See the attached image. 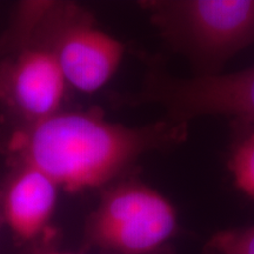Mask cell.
I'll return each instance as SVG.
<instances>
[{
	"label": "cell",
	"mask_w": 254,
	"mask_h": 254,
	"mask_svg": "<svg viewBox=\"0 0 254 254\" xmlns=\"http://www.w3.org/2000/svg\"><path fill=\"white\" fill-rule=\"evenodd\" d=\"M189 123L159 120L132 127L110 122L98 110L64 111L19 127L8 142L13 161L38 168L69 193L104 189L126 177L153 151L186 140Z\"/></svg>",
	"instance_id": "6da1fadb"
},
{
	"label": "cell",
	"mask_w": 254,
	"mask_h": 254,
	"mask_svg": "<svg viewBox=\"0 0 254 254\" xmlns=\"http://www.w3.org/2000/svg\"><path fill=\"white\" fill-rule=\"evenodd\" d=\"M206 254H254V226L217 232L206 245Z\"/></svg>",
	"instance_id": "9c48e42d"
},
{
	"label": "cell",
	"mask_w": 254,
	"mask_h": 254,
	"mask_svg": "<svg viewBox=\"0 0 254 254\" xmlns=\"http://www.w3.org/2000/svg\"><path fill=\"white\" fill-rule=\"evenodd\" d=\"M43 254H72V253H67V252H60V251H46L45 253Z\"/></svg>",
	"instance_id": "8fae6325"
},
{
	"label": "cell",
	"mask_w": 254,
	"mask_h": 254,
	"mask_svg": "<svg viewBox=\"0 0 254 254\" xmlns=\"http://www.w3.org/2000/svg\"><path fill=\"white\" fill-rule=\"evenodd\" d=\"M13 165L2 180V213L14 237L27 243L46 232L60 189L38 168L23 161Z\"/></svg>",
	"instance_id": "52a82bcc"
},
{
	"label": "cell",
	"mask_w": 254,
	"mask_h": 254,
	"mask_svg": "<svg viewBox=\"0 0 254 254\" xmlns=\"http://www.w3.org/2000/svg\"><path fill=\"white\" fill-rule=\"evenodd\" d=\"M177 212L159 190L134 177L104 187L85 226L98 254H174Z\"/></svg>",
	"instance_id": "3957f363"
},
{
	"label": "cell",
	"mask_w": 254,
	"mask_h": 254,
	"mask_svg": "<svg viewBox=\"0 0 254 254\" xmlns=\"http://www.w3.org/2000/svg\"><path fill=\"white\" fill-rule=\"evenodd\" d=\"M17 52L0 62V105L20 127L59 112L68 85L52 52L39 41L24 37Z\"/></svg>",
	"instance_id": "8992f818"
},
{
	"label": "cell",
	"mask_w": 254,
	"mask_h": 254,
	"mask_svg": "<svg viewBox=\"0 0 254 254\" xmlns=\"http://www.w3.org/2000/svg\"><path fill=\"white\" fill-rule=\"evenodd\" d=\"M25 13L23 33L49 49L69 88L94 93L109 82L122 63V41L73 5H37Z\"/></svg>",
	"instance_id": "277c9868"
},
{
	"label": "cell",
	"mask_w": 254,
	"mask_h": 254,
	"mask_svg": "<svg viewBox=\"0 0 254 254\" xmlns=\"http://www.w3.org/2000/svg\"><path fill=\"white\" fill-rule=\"evenodd\" d=\"M133 100L160 105L172 122L219 116L231 118L234 125L254 126V66L233 73L180 78L155 62L148 68L141 93Z\"/></svg>",
	"instance_id": "5b68a950"
},
{
	"label": "cell",
	"mask_w": 254,
	"mask_h": 254,
	"mask_svg": "<svg viewBox=\"0 0 254 254\" xmlns=\"http://www.w3.org/2000/svg\"><path fill=\"white\" fill-rule=\"evenodd\" d=\"M167 45L185 56L196 75L221 73L254 41V0H154L141 2Z\"/></svg>",
	"instance_id": "7a4b0ae2"
},
{
	"label": "cell",
	"mask_w": 254,
	"mask_h": 254,
	"mask_svg": "<svg viewBox=\"0 0 254 254\" xmlns=\"http://www.w3.org/2000/svg\"><path fill=\"white\" fill-rule=\"evenodd\" d=\"M236 127L237 135L231 148L228 170L238 189L254 200V126Z\"/></svg>",
	"instance_id": "ba28073f"
},
{
	"label": "cell",
	"mask_w": 254,
	"mask_h": 254,
	"mask_svg": "<svg viewBox=\"0 0 254 254\" xmlns=\"http://www.w3.org/2000/svg\"><path fill=\"white\" fill-rule=\"evenodd\" d=\"M5 224L4 213H2V182H0V228Z\"/></svg>",
	"instance_id": "30bf717a"
}]
</instances>
